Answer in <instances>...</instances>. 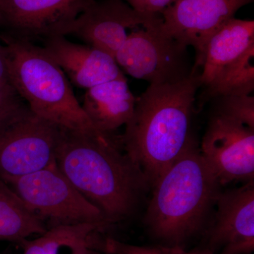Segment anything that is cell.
Returning a JSON list of instances; mask_svg holds the SVG:
<instances>
[{
    "label": "cell",
    "instance_id": "1",
    "mask_svg": "<svg viewBox=\"0 0 254 254\" xmlns=\"http://www.w3.org/2000/svg\"><path fill=\"white\" fill-rule=\"evenodd\" d=\"M199 73L193 66L180 81L150 84L125 125L122 146L149 187L195 142L190 131Z\"/></svg>",
    "mask_w": 254,
    "mask_h": 254
},
{
    "label": "cell",
    "instance_id": "2",
    "mask_svg": "<svg viewBox=\"0 0 254 254\" xmlns=\"http://www.w3.org/2000/svg\"><path fill=\"white\" fill-rule=\"evenodd\" d=\"M120 138L62 128L56 165L108 223L131 215L149 187L139 168L120 148Z\"/></svg>",
    "mask_w": 254,
    "mask_h": 254
},
{
    "label": "cell",
    "instance_id": "3",
    "mask_svg": "<svg viewBox=\"0 0 254 254\" xmlns=\"http://www.w3.org/2000/svg\"><path fill=\"white\" fill-rule=\"evenodd\" d=\"M220 184L196 142L155 184L145 216L150 234L168 247H181L204 224Z\"/></svg>",
    "mask_w": 254,
    "mask_h": 254
},
{
    "label": "cell",
    "instance_id": "4",
    "mask_svg": "<svg viewBox=\"0 0 254 254\" xmlns=\"http://www.w3.org/2000/svg\"><path fill=\"white\" fill-rule=\"evenodd\" d=\"M0 41L10 83L33 113L66 129L101 133L78 103L67 76L43 47L6 34Z\"/></svg>",
    "mask_w": 254,
    "mask_h": 254
},
{
    "label": "cell",
    "instance_id": "5",
    "mask_svg": "<svg viewBox=\"0 0 254 254\" xmlns=\"http://www.w3.org/2000/svg\"><path fill=\"white\" fill-rule=\"evenodd\" d=\"M199 73L211 98L252 95L254 90V21L235 17L210 37Z\"/></svg>",
    "mask_w": 254,
    "mask_h": 254
},
{
    "label": "cell",
    "instance_id": "6",
    "mask_svg": "<svg viewBox=\"0 0 254 254\" xmlns=\"http://www.w3.org/2000/svg\"><path fill=\"white\" fill-rule=\"evenodd\" d=\"M7 185L33 213L43 221L48 220L51 226L78 223L109 225L100 209L75 188L56 163Z\"/></svg>",
    "mask_w": 254,
    "mask_h": 254
},
{
    "label": "cell",
    "instance_id": "7",
    "mask_svg": "<svg viewBox=\"0 0 254 254\" xmlns=\"http://www.w3.org/2000/svg\"><path fill=\"white\" fill-rule=\"evenodd\" d=\"M187 48L164 31L162 18L130 31L115 60L122 71L131 77L150 84L173 83L192 72Z\"/></svg>",
    "mask_w": 254,
    "mask_h": 254
},
{
    "label": "cell",
    "instance_id": "8",
    "mask_svg": "<svg viewBox=\"0 0 254 254\" xmlns=\"http://www.w3.org/2000/svg\"><path fill=\"white\" fill-rule=\"evenodd\" d=\"M62 128L29 110L0 130V180L8 184L56 163Z\"/></svg>",
    "mask_w": 254,
    "mask_h": 254
},
{
    "label": "cell",
    "instance_id": "9",
    "mask_svg": "<svg viewBox=\"0 0 254 254\" xmlns=\"http://www.w3.org/2000/svg\"><path fill=\"white\" fill-rule=\"evenodd\" d=\"M200 150L220 185L254 182V128L215 112L209 120Z\"/></svg>",
    "mask_w": 254,
    "mask_h": 254
},
{
    "label": "cell",
    "instance_id": "10",
    "mask_svg": "<svg viewBox=\"0 0 254 254\" xmlns=\"http://www.w3.org/2000/svg\"><path fill=\"white\" fill-rule=\"evenodd\" d=\"M93 0H0V23L12 38L32 42L66 36Z\"/></svg>",
    "mask_w": 254,
    "mask_h": 254
},
{
    "label": "cell",
    "instance_id": "11",
    "mask_svg": "<svg viewBox=\"0 0 254 254\" xmlns=\"http://www.w3.org/2000/svg\"><path fill=\"white\" fill-rule=\"evenodd\" d=\"M252 0H175L161 14L164 31L195 52V67L203 63L210 37Z\"/></svg>",
    "mask_w": 254,
    "mask_h": 254
},
{
    "label": "cell",
    "instance_id": "12",
    "mask_svg": "<svg viewBox=\"0 0 254 254\" xmlns=\"http://www.w3.org/2000/svg\"><path fill=\"white\" fill-rule=\"evenodd\" d=\"M161 20V15L135 11L125 0H93L75 20L68 35L115 58L130 31Z\"/></svg>",
    "mask_w": 254,
    "mask_h": 254
},
{
    "label": "cell",
    "instance_id": "13",
    "mask_svg": "<svg viewBox=\"0 0 254 254\" xmlns=\"http://www.w3.org/2000/svg\"><path fill=\"white\" fill-rule=\"evenodd\" d=\"M208 233L206 251L220 254H252L254 251V182L220 192Z\"/></svg>",
    "mask_w": 254,
    "mask_h": 254
},
{
    "label": "cell",
    "instance_id": "14",
    "mask_svg": "<svg viewBox=\"0 0 254 254\" xmlns=\"http://www.w3.org/2000/svg\"><path fill=\"white\" fill-rule=\"evenodd\" d=\"M45 51L78 88H88L123 76L115 58L103 50L56 36L43 41Z\"/></svg>",
    "mask_w": 254,
    "mask_h": 254
},
{
    "label": "cell",
    "instance_id": "15",
    "mask_svg": "<svg viewBox=\"0 0 254 254\" xmlns=\"http://www.w3.org/2000/svg\"><path fill=\"white\" fill-rule=\"evenodd\" d=\"M136 101L123 75L87 89L81 106L98 131L112 134L128 123Z\"/></svg>",
    "mask_w": 254,
    "mask_h": 254
},
{
    "label": "cell",
    "instance_id": "16",
    "mask_svg": "<svg viewBox=\"0 0 254 254\" xmlns=\"http://www.w3.org/2000/svg\"><path fill=\"white\" fill-rule=\"evenodd\" d=\"M105 226L97 223L58 225L48 227L35 240L23 242V254H94L95 233Z\"/></svg>",
    "mask_w": 254,
    "mask_h": 254
},
{
    "label": "cell",
    "instance_id": "17",
    "mask_svg": "<svg viewBox=\"0 0 254 254\" xmlns=\"http://www.w3.org/2000/svg\"><path fill=\"white\" fill-rule=\"evenodd\" d=\"M46 222L28 208L4 182L0 180V241L22 245L28 237L42 235Z\"/></svg>",
    "mask_w": 254,
    "mask_h": 254
},
{
    "label": "cell",
    "instance_id": "18",
    "mask_svg": "<svg viewBox=\"0 0 254 254\" xmlns=\"http://www.w3.org/2000/svg\"><path fill=\"white\" fill-rule=\"evenodd\" d=\"M218 100L215 112L223 114L254 129V97L252 95H228Z\"/></svg>",
    "mask_w": 254,
    "mask_h": 254
},
{
    "label": "cell",
    "instance_id": "19",
    "mask_svg": "<svg viewBox=\"0 0 254 254\" xmlns=\"http://www.w3.org/2000/svg\"><path fill=\"white\" fill-rule=\"evenodd\" d=\"M94 254H190L180 247H141L124 243L113 238L96 240Z\"/></svg>",
    "mask_w": 254,
    "mask_h": 254
},
{
    "label": "cell",
    "instance_id": "20",
    "mask_svg": "<svg viewBox=\"0 0 254 254\" xmlns=\"http://www.w3.org/2000/svg\"><path fill=\"white\" fill-rule=\"evenodd\" d=\"M29 110L14 87L0 83V130Z\"/></svg>",
    "mask_w": 254,
    "mask_h": 254
},
{
    "label": "cell",
    "instance_id": "21",
    "mask_svg": "<svg viewBox=\"0 0 254 254\" xmlns=\"http://www.w3.org/2000/svg\"><path fill=\"white\" fill-rule=\"evenodd\" d=\"M130 6L142 14L161 15L175 0H125Z\"/></svg>",
    "mask_w": 254,
    "mask_h": 254
},
{
    "label": "cell",
    "instance_id": "22",
    "mask_svg": "<svg viewBox=\"0 0 254 254\" xmlns=\"http://www.w3.org/2000/svg\"><path fill=\"white\" fill-rule=\"evenodd\" d=\"M0 83H10L4 48L0 41Z\"/></svg>",
    "mask_w": 254,
    "mask_h": 254
},
{
    "label": "cell",
    "instance_id": "23",
    "mask_svg": "<svg viewBox=\"0 0 254 254\" xmlns=\"http://www.w3.org/2000/svg\"><path fill=\"white\" fill-rule=\"evenodd\" d=\"M190 254H217L211 253V252H209L208 251L203 250L201 251V252H190Z\"/></svg>",
    "mask_w": 254,
    "mask_h": 254
}]
</instances>
